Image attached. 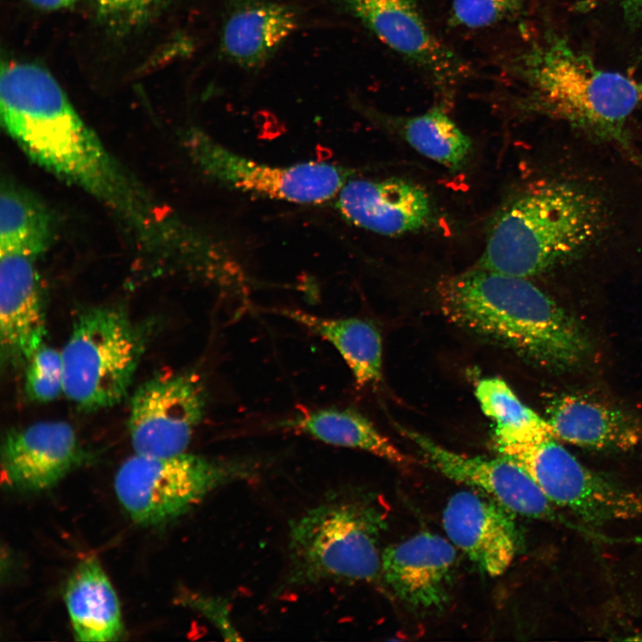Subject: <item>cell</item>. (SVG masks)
Masks as SVG:
<instances>
[{"instance_id":"1","label":"cell","mask_w":642,"mask_h":642,"mask_svg":"<svg viewBox=\"0 0 642 642\" xmlns=\"http://www.w3.org/2000/svg\"><path fill=\"white\" fill-rule=\"evenodd\" d=\"M0 115L8 135L35 163L92 195L144 243L165 242L173 220L105 148L48 70L30 62H2Z\"/></svg>"},{"instance_id":"2","label":"cell","mask_w":642,"mask_h":642,"mask_svg":"<svg viewBox=\"0 0 642 642\" xmlns=\"http://www.w3.org/2000/svg\"><path fill=\"white\" fill-rule=\"evenodd\" d=\"M438 295L451 322L543 367L569 370L588 352L579 323L527 278L476 268L442 279Z\"/></svg>"},{"instance_id":"3","label":"cell","mask_w":642,"mask_h":642,"mask_svg":"<svg viewBox=\"0 0 642 642\" xmlns=\"http://www.w3.org/2000/svg\"><path fill=\"white\" fill-rule=\"evenodd\" d=\"M509 73L525 87L526 106L631 151L626 125L642 103V82L599 68L555 34L513 57Z\"/></svg>"},{"instance_id":"4","label":"cell","mask_w":642,"mask_h":642,"mask_svg":"<svg viewBox=\"0 0 642 642\" xmlns=\"http://www.w3.org/2000/svg\"><path fill=\"white\" fill-rule=\"evenodd\" d=\"M603 208L569 182L542 183L513 201L496 220L477 268L528 278L587 247L603 224Z\"/></svg>"},{"instance_id":"5","label":"cell","mask_w":642,"mask_h":642,"mask_svg":"<svg viewBox=\"0 0 642 642\" xmlns=\"http://www.w3.org/2000/svg\"><path fill=\"white\" fill-rule=\"evenodd\" d=\"M377 519L364 502L334 494L292 521L287 585L370 581L381 572Z\"/></svg>"},{"instance_id":"6","label":"cell","mask_w":642,"mask_h":642,"mask_svg":"<svg viewBox=\"0 0 642 642\" xmlns=\"http://www.w3.org/2000/svg\"><path fill=\"white\" fill-rule=\"evenodd\" d=\"M151 326L120 307L86 309L74 320L62 351L63 394L78 408L96 411L127 396L146 349Z\"/></svg>"},{"instance_id":"7","label":"cell","mask_w":642,"mask_h":642,"mask_svg":"<svg viewBox=\"0 0 642 642\" xmlns=\"http://www.w3.org/2000/svg\"><path fill=\"white\" fill-rule=\"evenodd\" d=\"M258 470L256 463L244 459L188 452L167 457L134 454L117 470L114 490L135 523L160 526L185 515L218 489L252 479Z\"/></svg>"},{"instance_id":"8","label":"cell","mask_w":642,"mask_h":642,"mask_svg":"<svg viewBox=\"0 0 642 642\" xmlns=\"http://www.w3.org/2000/svg\"><path fill=\"white\" fill-rule=\"evenodd\" d=\"M184 143L193 163L218 185L291 203L315 205L334 199L353 173L329 162H259L229 150L199 128L187 130Z\"/></svg>"},{"instance_id":"9","label":"cell","mask_w":642,"mask_h":642,"mask_svg":"<svg viewBox=\"0 0 642 642\" xmlns=\"http://www.w3.org/2000/svg\"><path fill=\"white\" fill-rule=\"evenodd\" d=\"M554 438L498 450L523 467L553 505L586 522L599 524L642 513V499L637 494L588 469Z\"/></svg>"},{"instance_id":"10","label":"cell","mask_w":642,"mask_h":642,"mask_svg":"<svg viewBox=\"0 0 642 642\" xmlns=\"http://www.w3.org/2000/svg\"><path fill=\"white\" fill-rule=\"evenodd\" d=\"M207 407V390L193 371L161 374L134 392L128 430L135 454L167 457L186 452Z\"/></svg>"},{"instance_id":"11","label":"cell","mask_w":642,"mask_h":642,"mask_svg":"<svg viewBox=\"0 0 642 642\" xmlns=\"http://www.w3.org/2000/svg\"><path fill=\"white\" fill-rule=\"evenodd\" d=\"M381 43L449 89L471 73L470 65L432 32L416 0H337Z\"/></svg>"},{"instance_id":"12","label":"cell","mask_w":642,"mask_h":642,"mask_svg":"<svg viewBox=\"0 0 642 642\" xmlns=\"http://www.w3.org/2000/svg\"><path fill=\"white\" fill-rule=\"evenodd\" d=\"M437 471L450 480L483 492L513 514L554 519V505L530 474L506 457L469 456L450 450L429 437L400 428Z\"/></svg>"},{"instance_id":"13","label":"cell","mask_w":642,"mask_h":642,"mask_svg":"<svg viewBox=\"0 0 642 642\" xmlns=\"http://www.w3.org/2000/svg\"><path fill=\"white\" fill-rule=\"evenodd\" d=\"M86 458L70 424L63 421L36 422L9 431L3 440L2 484L16 491H45Z\"/></svg>"},{"instance_id":"14","label":"cell","mask_w":642,"mask_h":642,"mask_svg":"<svg viewBox=\"0 0 642 642\" xmlns=\"http://www.w3.org/2000/svg\"><path fill=\"white\" fill-rule=\"evenodd\" d=\"M37 258L0 252L2 366L25 367L46 334V317Z\"/></svg>"},{"instance_id":"15","label":"cell","mask_w":642,"mask_h":642,"mask_svg":"<svg viewBox=\"0 0 642 642\" xmlns=\"http://www.w3.org/2000/svg\"><path fill=\"white\" fill-rule=\"evenodd\" d=\"M512 512L473 490L455 493L443 510L442 523L450 541L487 574H503L518 549Z\"/></svg>"},{"instance_id":"16","label":"cell","mask_w":642,"mask_h":642,"mask_svg":"<svg viewBox=\"0 0 642 642\" xmlns=\"http://www.w3.org/2000/svg\"><path fill=\"white\" fill-rule=\"evenodd\" d=\"M334 206L349 223L390 236L418 231L432 218L427 193L399 178H350L335 197Z\"/></svg>"},{"instance_id":"17","label":"cell","mask_w":642,"mask_h":642,"mask_svg":"<svg viewBox=\"0 0 642 642\" xmlns=\"http://www.w3.org/2000/svg\"><path fill=\"white\" fill-rule=\"evenodd\" d=\"M456 559L454 544L425 531L387 547L381 555V572L402 601L432 608L447 599Z\"/></svg>"},{"instance_id":"18","label":"cell","mask_w":642,"mask_h":642,"mask_svg":"<svg viewBox=\"0 0 642 642\" xmlns=\"http://www.w3.org/2000/svg\"><path fill=\"white\" fill-rule=\"evenodd\" d=\"M299 25V12L267 0H227L219 52L243 69L262 67Z\"/></svg>"},{"instance_id":"19","label":"cell","mask_w":642,"mask_h":642,"mask_svg":"<svg viewBox=\"0 0 642 642\" xmlns=\"http://www.w3.org/2000/svg\"><path fill=\"white\" fill-rule=\"evenodd\" d=\"M554 437L597 449H628L642 438L631 416L585 397L562 395L549 405L547 419Z\"/></svg>"},{"instance_id":"20","label":"cell","mask_w":642,"mask_h":642,"mask_svg":"<svg viewBox=\"0 0 642 642\" xmlns=\"http://www.w3.org/2000/svg\"><path fill=\"white\" fill-rule=\"evenodd\" d=\"M64 602L76 640H119L123 622L118 596L106 572L93 556L80 560L64 588Z\"/></svg>"},{"instance_id":"21","label":"cell","mask_w":642,"mask_h":642,"mask_svg":"<svg viewBox=\"0 0 642 642\" xmlns=\"http://www.w3.org/2000/svg\"><path fill=\"white\" fill-rule=\"evenodd\" d=\"M280 313L331 344L348 366L358 387L381 381L383 342L372 322L356 317H324L297 309H284Z\"/></svg>"},{"instance_id":"22","label":"cell","mask_w":642,"mask_h":642,"mask_svg":"<svg viewBox=\"0 0 642 642\" xmlns=\"http://www.w3.org/2000/svg\"><path fill=\"white\" fill-rule=\"evenodd\" d=\"M334 447L366 451L399 465L410 458L365 416L351 408L321 407L301 411L279 424Z\"/></svg>"},{"instance_id":"23","label":"cell","mask_w":642,"mask_h":642,"mask_svg":"<svg viewBox=\"0 0 642 642\" xmlns=\"http://www.w3.org/2000/svg\"><path fill=\"white\" fill-rule=\"evenodd\" d=\"M54 235L52 217L45 207L21 186L3 182L0 192V252L34 258L49 246Z\"/></svg>"},{"instance_id":"24","label":"cell","mask_w":642,"mask_h":642,"mask_svg":"<svg viewBox=\"0 0 642 642\" xmlns=\"http://www.w3.org/2000/svg\"><path fill=\"white\" fill-rule=\"evenodd\" d=\"M372 114L398 131L419 153L449 169H459L469 158L471 139L440 107L411 117Z\"/></svg>"},{"instance_id":"25","label":"cell","mask_w":642,"mask_h":642,"mask_svg":"<svg viewBox=\"0 0 642 642\" xmlns=\"http://www.w3.org/2000/svg\"><path fill=\"white\" fill-rule=\"evenodd\" d=\"M475 396L484 415L494 423L497 449L554 436L547 419L523 404L503 379L479 380Z\"/></svg>"},{"instance_id":"26","label":"cell","mask_w":642,"mask_h":642,"mask_svg":"<svg viewBox=\"0 0 642 642\" xmlns=\"http://www.w3.org/2000/svg\"><path fill=\"white\" fill-rule=\"evenodd\" d=\"M531 0H452L449 24L454 28L480 29L520 16Z\"/></svg>"},{"instance_id":"27","label":"cell","mask_w":642,"mask_h":642,"mask_svg":"<svg viewBox=\"0 0 642 642\" xmlns=\"http://www.w3.org/2000/svg\"><path fill=\"white\" fill-rule=\"evenodd\" d=\"M24 387L29 399L49 402L64 391L62 351L41 345L25 366Z\"/></svg>"},{"instance_id":"28","label":"cell","mask_w":642,"mask_h":642,"mask_svg":"<svg viewBox=\"0 0 642 642\" xmlns=\"http://www.w3.org/2000/svg\"><path fill=\"white\" fill-rule=\"evenodd\" d=\"M98 19L117 33L128 32L152 19L169 0H88Z\"/></svg>"},{"instance_id":"29","label":"cell","mask_w":642,"mask_h":642,"mask_svg":"<svg viewBox=\"0 0 642 642\" xmlns=\"http://www.w3.org/2000/svg\"><path fill=\"white\" fill-rule=\"evenodd\" d=\"M175 602L202 614L218 630L224 639L242 640L241 633L233 621L227 598L185 588L177 594Z\"/></svg>"},{"instance_id":"30","label":"cell","mask_w":642,"mask_h":642,"mask_svg":"<svg viewBox=\"0 0 642 642\" xmlns=\"http://www.w3.org/2000/svg\"><path fill=\"white\" fill-rule=\"evenodd\" d=\"M625 21L633 28L642 27V0H621Z\"/></svg>"},{"instance_id":"31","label":"cell","mask_w":642,"mask_h":642,"mask_svg":"<svg viewBox=\"0 0 642 642\" xmlns=\"http://www.w3.org/2000/svg\"><path fill=\"white\" fill-rule=\"evenodd\" d=\"M78 0H29L35 7L45 11H56L74 5Z\"/></svg>"}]
</instances>
